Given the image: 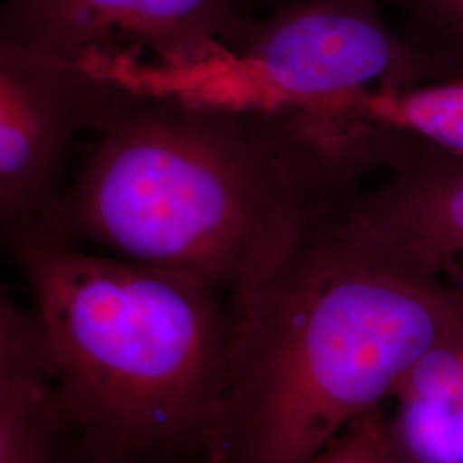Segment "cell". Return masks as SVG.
I'll list each match as a JSON object with an SVG mask.
<instances>
[{"mask_svg": "<svg viewBox=\"0 0 463 463\" xmlns=\"http://www.w3.org/2000/svg\"><path fill=\"white\" fill-rule=\"evenodd\" d=\"M49 463H141L131 462V460H122L116 457H109L103 455L97 449L84 445L81 439H78L76 436H72L67 430L66 439L62 441V445L57 449V453L53 455V458Z\"/></svg>", "mask_w": 463, "mask_h": 463, "instance_id": "cell-14", "label": "cell"}, {"mask_svg": "<svg viewBox=\"0 0 463 463\" xmlns=\"http://www.w3.org/2000/svg\"><path fill=\"white\" fill-rule=\"evenodd\" d=\"M335 231L463 292V158L422 155L390 170Z\"/></svg>", "mask_w": 463, "mask_h": 463, "instance_id": "cell-7", "label": "cell"}, {"mask_svg": "<svg viewBox=\"0 0 463 463\" xmlns=\"http://www.w3.org/2000/svg\"><path fill=\"white\" fill-rule=\"evenodd\" d=\"M116 66L71 61L0 36V242L40 231L76 137L109 122L134 84Z\"/></svg>", "mask_w": 463, "mask_h": 463, "instance_id": "cell-5", "label": "cell"}, {"mask_svg": "<svg viewBox=\"0 0 463 463\" xmlns=\"http://www.w3.org/2000/svg\"><path fill=\"white\" fill-rule=\"evenodd\" d=\"M220 463H311L463 328V292L335 231L237 300Z\"/></svg>", "mask_w": 463, "mask_h": 463, "instance_id": "cell-3", "label": "cell"}, {"mask_svg": "<svg viewBox=\"0 0 463 463\" xmlns=\"http://www.w3.org/2000/svg\"><path fill=\"white\" fill-rule=\"evenodd\" d=\"M40 233L198 277L237 300L344 216L371 174L311 116L134 86Z\"/></svg>", "mask_w": 463, "mask_h": 463, "instance_id": "cell-1", "label": "cell"}, {"mask_svg": "<svg viewBox=\"0 0 463 463\" xmlns=\"http://www.w3.org/2000/svg\"><path fill=\"white\" fill-rule=\"evenodd\" d=\"M311 463H386L383 411L355 420Z\"/></svg>", "mask_w": 463, "mask_h": 463, "instance_id": "cell-13", "label": "cell"}, {"mask_svg": "<svg viewBox=\"0 0 463 463\" xmlns=\"http://www.w3.org/2000/svg\"><path fill=\"white\" fill-rule=\"evenodd\" d=\"M419 19L420 50L443 78L463 76V0H405Z\"/></svg>", "mask_w": 463, "mask_h": 463, "instance_id": "cell-12", "label": "cell"}, {"mask_svg": "<svg viewBox=\"0 0 463 463\" xmlns=\"http://www.w3.org/2000/svg\"><path fill=\"white\" fill-rule=\"evenodd\" d=\"M390 400L386 463H463V328L432 345Z\"/></svg>", "mask_w": 463, "mask_h": 463, "instance_id": "cell-9", "label": "cell"}, {"mask_svg": "<svg viewBox=\"0 0 463 463\" xmlns=\"http://www.w3.org/2000/svg\"><path fill=\"white\" fill-rule=\"evenodd\" d=\"M248 21L235 0H0V36L71 61L112 62L148 53L160 71H185Z\"/></svg>", "mask_w": 463, "mask_h": 463, "instance_id": "cell-6", "label": "cell"}, {"mask_svg": "<svg viewBox=\"0 0 463 463\" xmlns=\"http://www.w3.org/2000/svg\"><path fill=\"white\" fill-rule=\"evenodd\" d=\"M311 116L373 172L422 155L463 158V76L380 86Z\"/></svg>", "mask_w": 463, "mask_h": 463, "instance_id": "cell-8", "label": "cell"}, {"mask_svg": "<svg viewBox=\"0 0 463 463\" xmlns=\"http://www.w3.org/2000/svg\"><path fill=\"white\" fill-rule=\"evenodd\" d=\"M55 381L57 365L40 316L0 288V390L45 393Z\"/></svg>", "mask_w": 463, "mask_h": 463, "instance_id": "cell-10", "label": "cell"}, {"mask_svg": "<svg viewBox=\"0 0 463 463\" xmlns=\"http://www.w3.org/2000/svg\"><path fill=\"white\" fill-rule=\"evenodd\" d=\"M66 436L55 388L45 393L0 390V463H49Z\"/></svg>", "mask_w": 463, "mask_h": 463, "instance_id": "cell-11", "label": "cell"}, {"mask_svg": "<svg viewBox=\"0 0 463 463\" xmlns=\"http://www.w3.org/2000/svg\"><path fill=\"white\" fill-rule=\"evenodd\" d=\"M439 78L412 42L386 28L373 0H302L177 72L175 90L239 109L323 114L380 86Z\"/></svg>", "mask_w": 463, "mask_h": 463, "instance_id": "cell-4", "label": "cell"}, {"mask_svg": "<svg viewBox=\"0 0 463 463\" xmlns=\"http://www.w3.org/2000/svg\"><path fill=\"white\" fill-rule=\"evenodd\" d=\"M4 246L47 331L72 436L131 462H222L231 311L218 288L40 232Z\"/></svg>", "mask_w": 463, "mask_h": 463, "instance_id": "cell-2", "label": "cell"}]
</instances>
